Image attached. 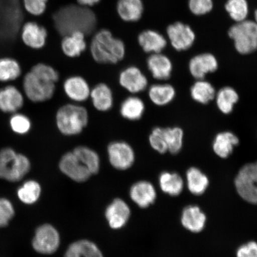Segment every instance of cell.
<instances>
[{
	"label": "cell",
	"mask_w": 257,
	"mask_h": 257,
	"mask_svg": "<svg viewBox=\"0 0 257 257\" xmlns=\"http://www.w3.org/2000/svg\"><path fill=\"white\" fill-rule=\"evenodd\" d=\"M159 185L163 192L172 197H176L181 194L184 188V180L175 172H164L161 173Z\"/></svg>",
	"instance_id": "83f0119b"
},
{
	"label": "cell",
	"mask_w": 257,
	"mask_h": 257,
	"mask_svg": "<svg viewBox=\"0 0 257 257\" xmlns=\"http://www.w3.org/2000/svg\"><path fill=\"white\" fill-rule=\"evenodd\" d=\"M60 236L52 225L44 224L37 228L32 240V248L44 255L53 254L59 248Z\"/></svg>",
	"instance_id": "52a82bcc"
},
{
	"label": "cell",
	"mask_w": 257,
	"mask_h": 257,
	"mask_svg": "<svg viewBox=\"0 0 257 257\" xmlns=\"http://www.w3.org/2000/svg\"><path fill=\"white\" fill-rule=\"evenodd\" d=\"M191 96L198 103L207 104L215 98L216 90L211 83L204 79H199L191 88Z\"/></svg>",
	"instance_id": "4dcf8cb0"
},
{
	"label": "cell",
	"mask_w": 257,
	"mask_h": 257,
	"mask_svg": "<svg viewBox=\"0 0 257 257\" xmlns=\"http://www.w3.org/2000/svg\"><path fill=\"white\" fill-rule=\"evenodd\" d=\"M214 98H216L218 110L223 114H229L239 101V95L234 88L225 86L216 93Z\"/></svg>",
	"instance_id": "f1b7e54d"
},
{
	"label": "cell",
	"mask_w": 257,
	"mask_h": 257,
	"mask_svg": "<svg viewBox=\"0 0 257 257\" xmlns=\"http://www.w3.org/2000/svg\"><path fill=\"white\" fill-rule=\"evenodd\" d=\"M42 192L39 183L29 180L22 184L17 191L19 200L26 205H33L39 200Z\"/></svg>",
	"instance_id": "1f68e13d"
},
{
	"label": "cell",
	"mask_w": 257,
	"mask_h": 257,
	"mask_svg": "<svg viewBox=\"0 0 257 257\" xmlns=\"http://www.w3.org/2000/svg\"><path fill=\"white\" fill-rule=\"evenodd\" d=\"M148 69L157 80H166L171 76L173 64L168 56L160 53H154L147 59Z\"/></svg>",
	"instance_id": "d6986e66"
},
{
	"label": "cell",
	"mask_w": 257,
	"mask_h": 257,
	"mask_svg": "<svg viewBox=\"0 0 257 257\" xmlns=\"http://www.w3.org/2000/svg\"><path fill=\"white\" fill-rule=\"evenodd\" d=\"M93 105L100 111L110 110L113 105L111 90L104 83H99L90 93Z\"/></svg>",
	"instance_id": "d4e9b609"
},
{
	"label": "cell",
	"mask_w": 257,
	"mask_h": 257,
	"mask_svg": "<svg viewBox=\"0 0 257 257\" xmlns=\"http://www.w3.org/2000/svg\"><path fill=\"white\" fill-rule=\"evenodd\" d=\"M130 194L132 200L142 208L152 205L157 198V192L154 185L145 181L138 182L132 186Z\"/></svg>",
	"instance_id": "e0dca14e"
},
{
	"label": "cell",
	"mask_w": 257,
	"mask_h": 257,
	"mask_svg": "<svg viewBox=\"0 0 257 257\" xmlns=\"http://www.w3.org/2000/svg\"><path fill=\"white\" fill-rule=\"evenodd\" d=\"M216 57L211 53H202L192 57L189 63V70L196 79H204L207 74L213 73L218 69Z\"/></svg>",
	"instance_id": "7c38bea8"
},
{
	"label": "cell",
	"mask_w": 257,
	"mask_h": 257,
	"mask_svg": "<svg viewBox=\"0 0 257 257\" xmlns=\"http://www.w3.org/2000/svg\"><path fill=\"white\" fill-rule=\"evenodd\" d=\"M9 123L14 133L22 136L28 134L32 126L30 118L24 114L18 113V112L13 114Z\"/></svg>",
	"instance_id": "74e56055"
},
{
	"label": "cell",
	"mask_w": 257,
	"mask_h": 257,
	"mask_svg": "<svg viewBox=\"0 0 257 257\" xmlns=\"http://www.w3.org/2000/svg\"><path fill=\"white\" fill-rule=\"evenodd\" d=\"M236 257H257V242L250 241L237 248Z\"/></svg>",
	"instance_id": "ee69618b"
},
{
	"label": "cell",
	"mask_w": 257,
	"mask_h": 257,
	"mask_svg": "<svg viewBox=\"0 0 257 257\" xmlns=\"http://www.w3.org/2000/svg\"><path fill=\"white\" fill-rule=\"evenodd\" d=\"M85 35L82 32H75L64 36L62 41L64 54L71 58L79 56L86 48Z\"/></svg>",
	"instance_id": "cb8c5ba5"
},
{
	"label": "cell",
	"mask_w": 257,
	"mask_h": 257,
	"mask_svg": "<svg viewBox=\"0 0 257 257\" xmlns=\"http://www.w3.org/2000/svg\"><path fill=\"white\" fill-rule=\"evenodd\" d=\"M22 68L17 60L11 57L0 59V82H8L21 76Z\"/></svg>",
	"instance_id": "e575fe53"
},
{
	"label": "cell",
	"mask_w": 257,
	"mask_h": 257,
	"mask_svg": "<svg viewBox=\"0 0 257 257\" xmlns=\"http://www.w3.org/2000/svg\"><path fill=\"white\" fill-rule=\"evenodd\" d=\"M149 95L151 101L158 106L166 105L175 98V89L168 83L153 85L149 89Z\"/></svg>",
	"instance_id": "f546056e"
},
{
	"label": "cell",
	"mask_w": 257,
	"mask_h": 257,
	"mask_svg": "<svg viewBox=\"0 0 257 257\" xmlns=\"http://www.w3.org/2000/svg\"><path fill=\"white\" fill-rule=\"evenodd\" d=\"M53 21L56 30L63 36L75 32L89 34L94 30L96 25V16L91 10L75 5L60 9L54 14Z\"/></svg>",
	"instance_id": "6da1fadb"
},
{
	"label": "cell",
	"mask_w": 257,
	"mask_h": 257,
	"mask_svg": "<svg viewBox=\"0 0 257 257\" xmlns=\"http://www.w3.org/2000/svg\"><path fill=\"white\" fill-rule=\"evenodd\" d=\"M31 164L24 154L19 153L11 147L0 150V179L18 182L30 172Z\"/></svg>",
	"instance_id": "3957f363"
},
{
	"label": "cell",
	"mask_w": 257,
	"mask_h": 257,
	"mask_svg": "<svg viewBox=\"0 0 257 257\" xmlns=\"http://www.w3.org/2000/svg\"><path fill=\"white\" fill-rule=\"evenodd\" d=\"M181 220L186 230L192 233H200L204 229L207 217L197 205H188L182 211Z\"/></svg>",
	"instance_id": "ac0fdd59"
},
{
	"label": "cell",
	"mask_w": 257,
	"mask_h": 257,
	"mask_svg": "<svg viewBox=\"0 0 257 257\" xmlns=\"http://www.w3.org/2000/svg\"><path fill=\"white\" fill-rule=\"evenodd\" d=\"M236 191L244 201L257 205V182L251 165L246 164L239 170L234 179Z\"/></svg>",
	"instance_id": "ba28073f"
},
{
	"label": "cell",
	"mask_w": 257,
	"mask_h": 257,
	"mask_svg": "<svg viewBox=\"0 0 257 257\" xmlns=\"http://www.w3.org/2000/svg\"><path fill=\"white\" fill-rule=\"evenodd\" d=\"M15 215L12 202L6 198L0 197V228L7 227Z\"/></svg>",
	"instance_id": "60d3db41"
},
{
	"label": "cell",
	"mask_w": 257,
	"mask_h": 257,
	"mask_svg": "<svg viewBox=\"0 0 257 257\" xmlns=\"http://www.w3.org/2000/svg\"><path fill=\"white\" fill-rule=\"evenodd\" d=\"M186 178L187 187L193 195H201L206 191L209 179L200 169L195 167L189 168L186 172Z\"/></svg>",
	"instance_id": "4316f807"
},
{
	"label": "cell",
	"mask_w": 257,
	"mask_h": 257,
	"mask_svg": "<svg viewBox=\"0 0 257 257\" xmlns=\"http://www.w3.org/2000/svg\"><path fill=\"white\" fill-rule=\"evenodd\" d=\"M138 43L145 52L160 53L167 46V41L163 35L154 30H146L139 35Z\"/></svg>",
	"instance_id": "7402d4cb"
},
{
	"label": "cell",
	"mask_w": 257,
	"mask_h": 257,
	"mask_svg": "<svg viewBox=\"0 0 257 257\" xmlns=\"http://www.w3.org/2000/svg\"><path fill=\"white\" fill-rule=\"evenodd\" d=\"M131 216L130 207L121 199H115L106 208L105 216L112 229H120L126 224Z\"/></svg>",
	"instance_id": "4fadbf2b"
},
{
	"label": "cell",
	"mask_w": 257,
	"mask_h": 257,
	"mask_svg": "<svg viewBox=\"0 0 257 257\" xmlns=\"http://www.w3.org/2000/svg\"><path fill=\"white\" fill-rule=\"evenodd\" d=\"M24 105V95L16 86L8 85L0 89V110L2 112L14 114Z\"/></svg>",
	"instance_id": "2e32d148"
},
{
	"label": "cell",
	"mask_w": 257,
	"mask_h": 257,
	"mask_svg": "<svg viewBox=\"0 0 257 257\" xmlns=\"http://www.w3.org/2000/svg\"><path fill=\"white\" fill-rule=\"evenodd\" d=\"M254 18H255V22L257 24V9L254 12Z\"/></svg>",
	"instance_id": "7dc6e473"
},
{
	"label": "cell",
	"mask_w": 257,
	"mask_h": 257,
	"mask_svg": "<svg viewBox=\"0 0 257 257\" xmlns=\"http://www.w3.org/2000/svg\"><path fill=\"white\" fill-rule=\"evenodd\" d=\"M63 88L66 95L75 102L86 101L91 93L87 82L78 76L67 78L64 82Z\"/></svg>",
	"instance_id": "ffe728a7"
},
{
	"label": "cell",
	"mask_w": 257,
	"mask_h": 257,
	"mask_svg": "<svg viewBox=\"0 0 257 257\" xmlns=\"http://www.w3.org/2000/svg\"><path fill=\"white\" fill-rule=\"evenodd\" d=\"M109 161L114 168L125 170L131 168L135 162L134 151L130 144L123 141H114L107 148Z\"/></svg>",
	"instance_id": "9c48e42d"
},
{
	"label": "cell",
	"mask_w": 257,
	"mask_h": 257,
	"mask_svg": "<svg viewBox=\"0 0 257 257\" xmlns=\"http://www.w3.org/2000/svg\"><path fill=\"white\" fill-rule=\"evenodd\" d=\"M145 111V104L142 99L137 96H130L122 102L120 114L123 118L130 120H138L142 117Z\"/></svg>",
	"instance_id": "d6a6232c"
},
{
	"label": "cell",
	"mask_w": 257,
	"mask_h": 257,
	"mask_svg": "<svg viewBox=\"0 0 257 257\" xmlns=\"http://www.w3.org/2000/svg\"><path fill=\"white\" fill-rule=\"evenodd\" d=\"M23 88L25 95L30 101L42 102L53 97L55 83L47 81L30 71L24 76Z\"/></svg>",
	"instance_id": "8992f818"
},
{
	"label": "cell",
	"mask_w": 257,
	"mask_h": 257,
	"mask_svg": "<svg viewBox=\"0 0 257 257\" xmlns=\"http://www.w3.org/2000/svg\"><path fill=\"white\" fill-rule=\"evenodd\" d=\"M64 257H104L96 244L82 239L73 242L67 248Z\"/></svg>",
	"instance_id": "484cf974"
},
{
	"label": "cell",
	"mask_w": 257,
	"mask_h": 257,
	"mask_svg": "<svg viewBox=\"0 0 257 257\" xmlns=\"http://www.w3.org/2000/svg\"><path fill=\"white\" fill-rule=\"evenodd\" d=\"M73 152L92 175L99 172L100 169V159L95 151L88 147L80 146L76 147Z\"/></svg>",
	"instance_id": "836d02e7"
},
{
	"label": "cell",
	"mask_w": 257,
	"mask_h": 257,
	"mask_svg": "<svg viewBox=\"0 0 257 257\" xmlns=\"http://www.w3.org/2000/svg\"><path fill=\"white\" fill-rule=\"evenodd\" d=\"M228 35L233 41L237 52L242 55L257 50V24L255 21L245 20L236 23L230 28Z\"/></svg>",
	"instance_id": "5b68a950"
},
{
	"label": "cell",
	"mask_w": 257,
	"mask_h": 257,
	"mask_svg": "<svg viewBox=\"0 0 257 257\" xmlns=\"http://www.w3.org/2000/svg\"><path fill=\"white\" fill-rule=\"evenodd\" d=\"M90 50L95 62L102 64L119 62L126 52L123 42L112 36L107 30L99 31L95 35Z\"/></svg>",
	"instance_id": "7a4b0ae2"
},
{
	"label": "cell",
	"mask_w": 257,
	"mask_h": 257,
	"mask_svg": "<svg viewBox=\"0 0 257 257\" xmlns=\"http://www.w3.org/2000/svg\"><path fill=\"white\" fill-rule=\"evenodd\" d=\"M142 0H118L117 11L122 20L135 22L140 20L144 13Z\"/></svg>",
	"instance_id": "603a6c76"
},
{
	"label": "cell",
	"mask_w": 257,
	"mask_h": 257,
	"mask_svg": "<svg viewBox=\"0 0 257 257\" xmlns=\"http://www.w3.org/2000/svg\"><path fill=\"white\" fill-rule=\"evenodd\" d=\"M119 83L127 91L136 94L147 88L148 80L140 69L136 66H131L120 73Z\"/></svg>",
	"instance_id": "9a60e30c"
},
{
	"label": "cell",
	"mask_w": 257,
	"mask_h": 257,
	"mask_svg": "<svg viewBox=\"0 0 257 257\" xmlns=\"http://www.w3.org/2000/svg\"><path fill=\"white\" fill-rule=\"evenodd\" d=\"M151 146L153 149L160 154L168 152L167 145L165 128L157 127L154 128L149 137Z\"/></svg>",
	"instance_id": "f35d334b"
},
{
	"label": "cell",
	"mask_w": 257,
	"mask_h": 257,
	"mask_svg": "<svg viewBox=\"0 0 257 257\" xmlns=\"http://www.w3.org/2000/svg\"><path fill=\"white\" fill-rule=\"evenodd\" d=\"M188 7L192 14L202 16L212 11L213 2V0H189Z\"/></svg>",
	"instance_id": "b9f144b4"
},
{
	"label": "cell",
	"mask_w": 257,
	"mask_h": 257,
	"mask_svg": "<svg viewBox=\"0 0 257 257\" xmlns=\"http://www.w3.org/2000/svg\"><path fill=\"white\" fill-rule=\"evenodd\" d=\"M165 134L168 152L176 154L181 152L184 137L182 128L179 127L165 128Z\"/></svg>",
	"instance_id": "8d00e7d4"
},
{
	"label": "cell",
	"mask_w": 257,
	"mask_h": 257,
	"mask_svg": "<svg viewBox=\"0 0 257 257\" xmlns=\"http://www.w3.org/2000/svg\"><path fill=\"white\" fill-rule=\"evenodd\" d=\"M48 0H22L24 8L28 14L39 16L46 11Z\"/></svg>",
	"instance_id": "7bdbcfd3"
},
{
	"label": "cell",
	"mask_w": 257,
	"mask_h": 257,
	"mask_svg": "<svg viewBox=\"0 0 257 257\" xmlns=\"http://www.w3.org/2000/svg\"><path fill=\"white\" fill-rule=\"evenodd\" d=\"M59 168L64 175L77 182L87 181L92 175L73 152L64 154L60 161Z\"/></svg>",
	"instance_id": "8fae6325"
},
{
	"label": "cell",
	"mask_w": 257,
	"mask_h": 257,
	"mask_svg": "<svg viewBox=\"0 0 257 257\" xmlns=\"http://www.w3.org/2000/svg\"><path fill=\"white\" fill-rule=\"evenodd\" d=\"M169 40L176 51H185L191 48L195 41V34L189 25L177 22L167 28Z\"/></svg>",
	"instance_id": "30bf717a"
},
{
	"label": "cell",
	"mask_w": 257,
	"mask_h": 257,
	"mask_svg": "<svg viewBox=\"0 0 257 257\" xmlns=\"http://www.w3.org/2000/svg\"><path fill=\"white\" fill-rule=\"evenodd\" d=\"M35 75L47 81L56 83L59 79V73L53 67L44 63H38L30 70Z\"/></svg>",
	"instance_id": "ab89813d"
},
{
	"label": "cell",
	"mask_w": 257,
	"mask_h": 257,
	"mask_svg": "<svg viewBox=\"0 0 257 257\" xmlns=\"http://www.w3.org/2000/svg\"><path fill=\"white\" fill-rule=\"evenodd\" d=\"M56 119L61 133L66 136H74L81 133L87 125L88 114L82 106L66 104L57 111Z\"/></svg>",
	"instance_id": "277c9868"
},
{
	"label": "cell",
	"mask_w": 257,
	"mask_h": 257,
	"mask_svg": "<svg viewBox=\"0 0 257 257\" xmlns=\"http://www.w3.org/2000/svg\"><path fill=\"white\" fill-rule=\"evenodd\" d=\"M77 2H78L80 6L89 8L97 4V3L100 2V0H77Z\"/></svg>",
	"instance_id": "f6af8a7d"
},
{
	"label": "cell",
	"mask_w": 257,
	"mask_h": 257,
	"mask_svg": "<svg viewBox=\"0 0 257 257\" xmlns=\"http://www.w3.org/2000/svg\"><path fill=\"white\" fill-rule=\"evenodd\" d=\"M224 8L236 23L245 21L248 17L249 7L247 0H227Z\"/></svg>",
	"instance_id": "d590c367"
},
{
	"label": "cell",
	"mask_w": 257,
	"mask_h": 257,
	"mask_svg": "<svg viewBox=\"0 0 257 257\" xmlns=\"http://www.w3.org/2000/svg\"><path fill=\"white\" fill-rule=\"evenodd\" d=\"M250 165H251L253 174L254 175L257 182V162L251 163Z\"/></svg>",
	"instance_id": "bcb514c9"
},
{
	"label": "cell",
	"mask_w": 257,
	"mask_h": 257,
	"mask_svg": "<svg viewBox=\"0 0 257 257\" xmlns=\"http://www.w3.org/2000/svg\"><path fill=\"white\" fill-rule=\"evenodd\" d=\"M47 35L46 29L35 22H27L22 28V40L32 49L43 48L46 44Z\"/></svg>",
	"instance_id": "5bb4252c"
},
{
	"label": "cell",
	"mask_w": 257,
	"mask_h": 257,
	"mask_svg": "<svg viewBox=\"0 0 257 257\" xmlns=\"http://www.w3.org/2000/svg\"><path fill=\"white\" fill-rule=\"evenodd\" d=\"M239 140L235 134L229 131L218 133L213 142L215 154L221 159H226L233 152L234 148L238 146Z\"/></svg>",
	"instance_id": "44dd1931"
}]
</instances>
